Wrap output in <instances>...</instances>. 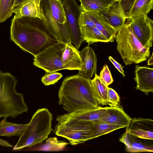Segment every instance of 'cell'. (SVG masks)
<instances>
[{
  "label": "cell",
  "instance_id": "6da1fadb",
  "mask_svg": "<svg viewBox=\"0 0 153 153\" xmlns=\"http://www.w3.org/2000/svg\"><path fill=\"white\" fill-rule=\"evenodd\" d=\"M11 40L22 50L34 57L59 42L48 30L41 20L14 16L10 27Z\"/></svg>",
  "mask_w": 153,
  "mask_h": 153
},
{
  "label": "cell",
  "instance_id": "7a4b0ae2",
  "mask_svg": "<svg viewBox=\"0 0 153 153\" xmlns=\"http://www.w3.org/2000/svg\"><path fill=\"white\" fill-rule=\"evenodd\" d=\"M91 80L78 74L63 80L59 90L58 103L68 113L98 107Z\"/></svg>",
  "mask_w": 153,
  "mask_h": 153
},
{
  "label": "cell",
  "instance_id": "3957f363",
  "mask_svg": "<svg viewBox=\"0 0 153 153\" xmlns=\"http://www.w3.org/2000/svg\"><path fill=\"white\" fill-rule=\"evenodd\" d=\"M17 83L11 73L0 71V118H14L28 111L23 94L16 91Z\"/></svg>",
  "mask_w": 153,
  "mask_h": 153
},
{
  "label": "cell",
  "instance_id": "277c9868",
  "mask_svg": "<svg viewBox=\"0 0 153 153\" xmlns=\"http://www.w3.org/2000/svg\"><path fill=\"white\" fill-rule=\"evenodd\" d=\"M52 120V115L48 109L44 108L37 110L19 137L13 150H20L42 143L53 130Z\"/></svg>",
  "mask_w": 153,
  "mask_h": 153
},
{
  "label": "cell",
  "instance_id": "5b68a950",
  "mask_svg": "<svg viewBox=\"0 0 153 153\" xmlns=\"http://www.w3.org/2000/svg\"><path fill=\"white\" fill-rule=\"evenodd\" d=\"M115 39L117 49L126 65L139 63L150 56L149 49L144 48L137 39L128 22L117 30Z\"/></svg>",
  "mask_w": 153,
  "mask_h": 153
},
{
  "label": "cell",
  "instance_id": "8992f818",
  "mask_svg": "<svg viewBox=\"0 0 153 153\" xmlns=\"http://www.w3.org/2000/svg\"><path fill=\"white\" fill-rule=\"evenodd\" d=\"M95 122L90 121L69 120L58 123L53 132L68 140L75 146L90 140L94 130Z\"/></svg>",
  "mask_w": 153,
  "mask_h": 153
},
{
  "label": "cell",
  "instance_id": "52a82bcc",
  "mask_svg": "<svg viewBox=\"0 0 153 153\" xmlns=\"http://www.w3.org/2000/svg\"><path fill=\"white\" fill-rule=\"evenodd\" d=\"M66 44L59 42L40 52L33 59L34 65L46 73H53L64 69L62 56Z\"/></svg>",
  "mask_w": 153,
  "mask_h": 153
},
{
  "label": "cell",
  "instance_id": "ba28073f",
  "mask_svg": "<svg viewBox=\"0 0 153 153\" xmlns=\"http://www.w3.org/2000/svg\"><path fill=\"white\" fill-rule=\"evenodd\" d=\"M40 6L43 17L41 20L49 31L59 42L72 44L68 22L61 25L55 20L51 12L48 0H41Z\"/></svg>",
  "mask_w": 153,
  "mask_h": 153
},
{
  "label": "cell",
  "instance_id": "9c48e42d",
  "mask_svg": "<svg viewBox=\"0 0 153 153\" xmlns=\"http://www.w3.org/2000/svg\"><path fill=\"white\" fill-rule=\"evenodd\" d=\"M60 1L64 8L69 27L72 43L78 50L84 41L78 23L80 7L75 0Z\"/></svg>",
  "mask_w": 153,
  "mask_h": 153
},
{
  "label": "cell",
  "instance_id": "30bf717a",
  "mask_svg": "<svg viewBox=\"0 0 153 153\" xmlns=\"http://www.w3.org/2000/svg\"><path fill=\"white\" fill-rule=\"evenodd\" d=\"M128 22L135 36L145 48L152 46L153 21L147 16H140L131 19Z\"/></svg>",
  "mask_w": 153,
  "mask_h": 153
},
{
  "label": "cell",
  "instance_id": "8fae6325",
  "mask_svg": "<svg viewBox=\"0 0 153 153\" xmlns=\"http://www.w3.org/2000/svg\"><path fill=\"white\" fill-rule=\"evenodd\" d=\"M120 2L129 20L140 16H147L153 9V0H122Z\"/></svg>",
  "mask_w": 153,
  "mask_h": 153
},
{
  "label": "cell",
  "instance_id": "7c38bea8",
  "mask_svg": "<svg viewBox=\"0 0 153 153\" xmlns=\"http://www.w3.org/2000/svg\"><path fill=\"white\" fill-rule=\"evenodd\" d=\"M107 107L99 106L95 109L76 111L57 116L56 121L58 123L69 121H85L97 122L104 115Z\"/></svg>",
  "mask_w": 153,
  "mask_h": 153
},
{
  "label": "cell",
  "instance_id": "4fadbf2b",
  "mask_svg": "<svg viewBox=\"0 0 153 153\" xmlns=\"http://www.w3.org/2000/svg\"><path fill=\"white\" fill-rule=\"evenodd\" d=\"M119 140L125 144L126 151L129 152L153 151V140L139 138L125 132Z\"/></svg>",
  "mask_w": 153,
  "mask_h": 153
},
{
  "label": "cell",
  "instance_id": "5bb4252c",
  "mask_svg": "<svg viewBox=\"0 0 153 153\" xmlns=\"http://www.w3.org/2000/svg\"><path fill=\"white\" fill-rule=\"evenodd\" d=\"M126 132L140 138L153 140V120L142 118L132 119Z\"/></svg>",
  "mask_w": 153,
  "mask_h": 153
},
{
  "label": "cell",
  "instance_id": "9a60e30c",
  "mask_svg": "<svg viewBox=\"0 0 153 153\" xmlns=\"http://www.w3.org/2000/svg\"><path fill=\"white\" fill-rule=\"evenodd\" d=\"M79 52L82 66L77 74L91 79L97 73V56L92 48L88 45Z\"/></svg>",
  "mask_w": 153,
  "mask_h": 153
},
{
  "label": "cell",
  "instance_id": "2e32d148",
  "mask_svg": "<svg viewBox=\"0 0 153 153\" xmlns=\"http://www.w3.org/2000/svg\"><path fill=\"white\" fill-rule=\"evenodd\" d=\"M136 89L143 92L146 95L153 92V68L136 65L134 71Z\"/></svg>",
  "mask_w": 153,
  "mask_h": 153
},
{
  "label": "cell",
  "instance_id": "e0dca14e",
  "mask_svg": "<svg viewBox=\"0 0 153 153\" xmlns=\"http://www.w3.org/2000/svg\"><path fill=\"white\" fill-rule=\"evenodd\" d=\"M132 119L125 112L122 106L118 105L115 107H107L104 115L97 122L118 125L126 127Z\"/></svg>",
  "mask_w": 153,
  "mask_h": 153
},
{
  "label": "cell",
  "instance_id": "ac0fdd59",
  "mask_svg": "<svg viewBox=\"0 0 153 153\" xmlns=\"http://www.w3.org/2000/svg\"><path fill=\"white\" fill-rule=\"evenodd\" d=\"M106 21L117 30L128 19L119 1H116L106 11L101 12Z\"/></svg>",
  "mask_w": 153,
  "mask_h": 153
},
{
  "label": "cell",
  "instance_id": "d6986e66",
  "mask_svg": "<svg viewBox=\"0 0 153 153\" xmlns=\"http://www.w3.org/2000/svg\"><path fill=\"white\" fill-rule=\"evenodd\" d=\"M64 69L80 70L82 61L79 52L72 44L66 43L62 56Z\"/></svg>",
  "mask_w": 153,
  "mask_h": 153
},
{
  "label": "cell",
  "instance_id": "ffe728a7",
  "mask_svg": "<svg viewBox=\"0 0 153 153\" xmlns=\"http://www.w3.org/2000/svg\"><path fill=\"white\" fill-rule=\"evenodd\" d=\"M41 0H27L17 10L13 12L17 18L22 17L34 18L42 20L40 10Z\"/></svg>",
  "mask_w": 153,
  "mask_h": 153
},
{
  "label": "cell",
  "instance_id": "44dd1931",
  "mask_svg": "<svg viewBox=\"0 0 153 153\" xmlns=\"http://www.w3.org/2000/svg\"><path fill=\"white\" fill-rule=\"evenodd\" d=\"M86 12L92 17L95 26L109 40L110 42H113L115 39L117 30L106 21L101 12Z\"/></svg>",
  "mask_w": 153,
  "mask_h": 153
},
{
  "label": "cell",
  "instance_id": "7402d4cb",
  "mask_svg": "<svg viewBox=\"0 0 153 153\" xmlns=\"http://www.w3.org/2000/svg\"><path fill=\"white\" fill-rule=\"evenodd\" d=\"M28 125L27 124H18L9 122L4 117L0 122V136L20 137Z\"/></svg>",
  "mask_w": 153,
  "mask_h": 153
},
{
  "label": "cell",
  "instance_id": "603a6c76",
  "mask_svg": "<svg viewBox=\"0 0 153 153\" xmlns=\"http://www.w3.org/2000/svg\"><path fill=\"white\" fill-rule=\"evenodd\" d=\"M84 41L89 44L98 42H108L109 40L95 27H79Z\"/></svg>",
  "mask_w": 153,
  "mask_h": 153
},
{
  "label": "cell",
  "instance_id": "cb8c5ba5",
  "mask_svg": "<svg viewBox=\"0 0 153 153\" xmlns=\"http://www.w3.org/2000/svg\"><path fill=\"white\" fill-rule=\"evenodd\" d=\"M95 99L98 103L102 105L108 104L107 88L101 80L97 74L94 78L91 80Z\"/></svg>",
  "mask_w": 153,
  "mask_h": 153
},
{
  "label": "cell",
  "instance_id": "d4e9b609",
  "mask_svg": "<svg viewBox=\"0 0 153 153\" xmlns=\"http://www.w3.org/2000/svg\"><path fill=\"white\" fill-rule=\"evenodd\" d=\"M51 12L53 19L60 24L67 22L65 12L60 0H48Z\"/></svg>",
  "mask_w": 153,
  "mask_h": 153
},
{
  "label": "cell",
  "instance_id": "484cf974",
  "mask_svg": "<svg viewBox=\"0 0 153 153\" xmlns=\"http://www.w3.org/2000/svg\"><path fill=\"white\" fill-rule=\"evenodd\" d=\"M80 8L86 11L102 12L107 10L113 3L97 0H79Z\"/></svg>",
  "mask_w": 153,
  "mask_h": 153
},
{
  "label": "cell",
  "instance_id": "4316f807",
  "mask_svg": "<svg viewBox=\"0 0 153 153\" xmlns=\"http://www.w3.org/2000/svg\"><path fill=\"white\" fill-rule=\"evenodd\" d=\"M94 126V130L90 137V140L107 134L115 130L124 128L122 126L103 122H95Z\"/></svg>",
  "mask_w": 153,
  "mask_h": 153
},
{
  "label": "cell",
  "instance_id": "83f0119b",
  "mask_svg": "<svg viewBox=\"0 0 153 153\" xmlns=\"http://www.w3.org/2000/svg\"><path fill=\"white\" fill-rule=\"evenodd\" d=\"M12 0H0V23L4 22L12 16Z\"/></svg>",
  "mask_w": 153,
  "mask_h": 153
},
{
  "label": "cell",
  "instance_id": "f1b7e54d",
  "mask_svg": "<svg viewBox=\"0 0 153 153\" xmlns=\"http://www.w3.org/2000/svg\"><path fill=\"white\" fill-rule=\"evenodd\" d=\"M78 23L79 27L88 26L95 27L93 19L87 12L80 8Z\"/></svg>",
  "mask_w": 153,
  "mask_h": 153
},
{
  "label": "cell",
  "instance_id": "f546056e",
  "mask_svg": "<svg viewBox=\"0 0 153 153\" xmlns=\"http://www.w3.org/2000/svg\"><path fill=\"white\" fill-rule=\"evenodd\" d=\"M62 76V74L58 72L46 73L42 78L41 81L45 85H49L54 84Z\"/></svg>",
  "mask_w": 153,
  "mask_h": 153
},
{
  "label": "cell",
  "instance_id": "4dcf8cb0",
  "mask_svg": "<svg viewBox=\"0 0 153 153\" xmlns=\"http://www.w3.org/2000/svg\"><path fill=\"white\" fill-rule=\"evenodd\" d=\"M99 76L102 82L107 86L114 81L110 71L106 65L103 66L100 72Z\"/></svg>",
  "mask_w": 153,
  "mask_h": 153
},
{
  "label": "cell",
  "instance_id": "1f68e13d",
  "mask_svg": "<svg viewBox=\"0 0 153 153\" xmlns=\"http://www.w3.org/2000/svg\"><path fill=\"white\" fill-rule=\"evenodd\" d=\"M107 99L108 104L110 107L117 105L120 102V97L117 93L112 88H107Z\"/></svg>",
  "mask_w": 153,
  "mask_h": 153
},
{
  "label": "cell",
  "instance_id": "d6a6232c",
  "mask_svg": "<svg viewBox=\"0 0 153 153\" xmlns=\"http://www.w3.org/2000/svg\"><path fill=\"white\" fill-rule=\"evenodd\" d=\"M108 58L109 60L112 63L115 68L122 74L123 76L124 77L125 76V75L123 69V68L124 67L114 60L111 56H109Z\"/></svg>",
  "mask_w": 153,
  "mask_h": 153
},
{
  "label": "cell",
  "instance_id": "836d02e7",
  "mask_svg": "<svg viewBox=\"0 0 153 153\" xmlns=\"http://www.w3.org/2000/svg\"><path fill=\"white\" fill-rule=\"evenodd\" d=\"M27 0H15L12 7L13 12L18 9L20 6Z\"/></svg>",
  "mask_w": 153,
  "mask_h": 153
},
{
  "label": "cell",
  "instance_id": "e575fe53",
  "mask_svg": "<svg viewBox=\"0 0 153 153\" xmlns=\"http://www.w3.org/2000/svg\"><path fill=\"white\" fill-rule=\"evenodd\" d=\"M0 145L6 147H11L13 146L8 143L7 141L0 138Z\"/></svg>",
  "mask_w": 153,
  "mask_h": 153
},
{
  "label": "cell",
  "instance_id": "d590c367",
  "mask_svg": "<svg viewBox=\"0 0 153 153\" xmlns=\"http://www.w3.org/2000/svg\"><path fill=\"white\" fill-rule=\"evenodd\" d=\"M148 65H153V53H152L151 58L149 59L148 61Z\"/></svg>",
  "mask_w": 153,
  "mask_h": 153
},
{
  "label": "cell",
  "instance_id": "8d00e7d4",
  "mask_svg": "<svg viewBox=\"0 0 153 153\" xmlns=\"http://www.w3.org/2000/svg\"><path fill=\"white\" fill-rule=\"evenodd\" d=\"M78 0L79 1V0ZM97 0L102 1H105V2H108L110 3H113L115 1H116V0Z\"/></svg>",
  "mask_w": 153,
  "mask_h": 153
},
{
  "label": "cell",
  "instance_id": "74e56055",
  "mask_svg": "<svg viewBox=\"0 0 153 153\" xmlns=\"http://www.w3.org/2000/svg\"><path fill=\"white\" fill-rule=\"evenodd\" d=\"M15 0H11V5H12V8L14 3Z\"/></svg>",
  "mask_w": 153,
  "mask_h": 153
},
{
  "label": "cell",
  "instance_id": "f35d334b",
  "mask_svg": "<svg viewBox=\"0 0 153 153\" xmlns=\"http://www.w3.org/2000/svg\"><path fill=\"white\" fill-rule=\"evenodd\" d=\"M116 0L117 1H119L120 2L121 1H122V0Z\"/></svg>",
  "mask_w": 153,
  "mask_h": 153
}]
</instances>
